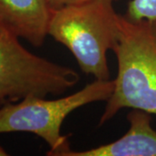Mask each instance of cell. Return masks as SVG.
<instances>
[{
	"label": "cell",
	"instance_id": "obj_6",
	"mask_svg": "<svg viewBox=\"0 0 156 156\" xmlns=\"http://www.w3.org/2000/svg\"><path fill=\"white\" fill-rule=\"evenodd\" d=\"M127 119L129 128L121 138L87 150L70 149L64 156H156V131L150 113L132 108Z\"/></svg>",
	"mask_w": 156,
	"mask_h": 156
},
{
	"label": "cell",
	"instance_id": "obj_8",
	"mask_svg": "<svg viewBox=\"0 0 156 156\" xmlns=\"http://www.w3.org/2000/svg\"><path fill=\"white\" fill-rule=\"evenodd\" d=\"M89 1H94V0H47L48 4L50 5V8L52 10H56L58 8H62L64 6L71 5H76L81 3H85ZM112 2H115L118 0H110Z\"/></svg>",
	"mask_w": 156,
	"mask_h": 156
},
{
	"label": "cell",
	"instance_id": "obj_4",
	"mask_svg": "<svg viewBox=\"0 0 156 156\" xmlns=\"http://www.w3.org/2000/svg\"><path fill=\"white\" fill-rule=\"evenodd\" d=\"M79 81L72 68L37 56L0 23V107L30 95H59Z\"/></svg>",
	"mask_w": 156,
	"mask_h": 156
},
{
	"label": "cell",
	"instance_id": "obj_9",
	"mask_svg": "<svg viewBox=\"0 0 156 156\" xmlns=\"http://www.w3.org/2000/svg\"><path fill=\"white\" fill-rule=\"evenodd\" d=\"M9 154L6 152V150L2 147V146L0 145V156H6L8 155Z\"/></svg>",
	"mask_w": 156,
	"mask_h": 156
},
{
	"label": "cell",
	"instance_id": "obj_5",
	"mask_svg": "<svg viewBox=\"0 0 156 156\" xmlns=\"http://www.w3.org/2000/svg\"><path fill=\"white\" fill-rule=\"evenodd\" d=\"M51 13L47 0H0V23L35 47L44 44Z\"/></svg>",
	"mask_w": 156,
	"mask_h": 156
},
{
	"label": "cell",
	"instance_id": "obj_1",
	"mask_svg": "<svg viewBox=\"0 0 156 156\" xmlns=\"http://www.w3.org/2000/svg\"><path fill=\"white\" fill-rule=\"evenodd\" d=\"M115 52L117 76L98 125L122 108L156 115V20L133 21L120 17V34Z\"/></svg>",
	"mask_w": 156,
	"mask_h": 156
},
{
	"label": "cell",
	"instance_id": "obj_2",
	"mask_svg": "<svg viewBox=\"0 0 156 156\" xmlns=\"http://www.w3.org/2000/svg\"><path fill=\"white\" fill-rule=\"evenodd\" d=\"M110 0H94L52 10L48 36L71 52L81 70L109 80L108 51L120 34V17Z\"/></svg>",
	"mask_w": 156,
	"mask_h": 156
},
{
	"label": "cell",
	"instance_id": "obj_3",
	"mask_svg": "<svg viewBox=\"0 0 156 156\" xmlns=\"http://www.w3.org/2000/svg\"><path fill=\"white\" fill-rule=\"evenodd\" d=\"M114 80H96L71 95L53 100L30 95L0 107V134L26 132L39 136L50 146L47 155L64 156L70 150L69 135L61 134L66 117L81 107L108 101Z\"/></svg>",
	"mask_w": 156,
	"mask_h": 156
},
{
	"label": "cell",
	"instance_id": "obj_7",
	"mask_svg": "<svg viewBox=\"0 0 156 156\" xmlns=\"http://www.w3.org/2000/svg\"><path fill=\"white\" fill-rule=\"evenodd\" d=\"M125 16L133 21L156 20V0H131Z\"/></svg>",
	"mask_w": 156,
	"mask_h": 156
}]
</instances>
